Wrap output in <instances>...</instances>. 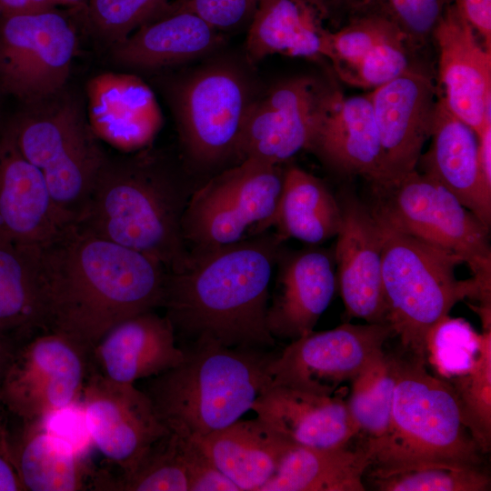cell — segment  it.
Instances as JSON below:
<instances>
[{"label":"cell","instance_id":"6da1fadb","mask_svg":"<svg viewBox=\"0 0 491 491\" xmlns=\"http://www.w3.org/2000/svg\"><path fill=\"white\" fill-rule=\"evenodd\" d=\"M45 330L90 354L116 324L163 306L168 270L158 260L67 225L40 247Z\"/></svg>","mask_w":491,"mask_h":491},{"label":"cell","instance_id":"7a4b0ae2","mask_svg":"<svg viewBox=\"0 0 491 491\" xmlns=\"http://www.w3.org/2000/svg\"><path fill=\"white\" fill-rule=\"evenodd\" d=\"M282 241L262 232L225 246L193 248L181 271L168 272L163 307L181 348L209 342L274 349L266 316Z\"/></svg>","mask_w":491,"mask_h":491},{"label":"cell","instance_id":"3957f363","mask_svg":"<svg viewBox=\"0 0 491 491\" xmlns=\"http://www.w3.org/2000/svg\"><path fill=\"white\" fill-rule=\"evenodd\" d=\"M196 188L157 156L109 158L76 224L181 271L189 256L183 216Z\"/></svg>","mask_w":491,"mask_h":491},{"label":"cell","instance_id":"277c9868","mask_svg":"<svg viewBox=\"0 0 491 491\" xmlns=\"http://www.w3.org/2000/svg\"><path fill=\"white\" fill-rule=\"evenodd\" d=\"M390 358V420L379 438L365 442L369 477L431 466L479 467L482 451L463 421L450 383L427 371L426 357L407 352Z\"/></svg>","mask_w":491,"mask_h":491},{"label":"cell","instance_id":"5b68a950","mask_svg":"<svg viewBox=\"0 0 491 491\" xmlns=\"http://www.w3.org/2000/svg\"><path fill=\"white\" fill-rule=\"evenodd\" d=\"M178 366L148 378L143 390L171 432L197 439L251 410L270 383L273 349L198 343L182 348Z\"/></svg>","mask_w":491,"mask_h":491},{"label":"cell","instance_id":"8992f818","mask_svg":"<svg viewBox=\"0 0 491 491\" xmlns=\"http://www.w3.org/2000/svg\"><path fill=\"white\" fill-rule=\"evenodd\" d=\"M376 217L382 237L386 322L406 351L426 357L436 325L466 297L480 300V316L491 315L490 288L475 276L456 277V266L464 263L461 257Z\"/></svg>","mask_w":491,"mask_h":491},{"label":"cell","instance_id":"52a82bcc","mask_svg":"<svg viewBox=\"0 0 491 491\" xmlns=\"http://www.w3.org/2000/svg\"><path fill=\"white\" fill-rule=\"evenodd\" d=\"M46 105L7 131L42 174L63 219L76 224L107 155L75 99L60 97Z\"/></svg>","mask_w":491,"mask_h":491},{"label":"cell","instance_id":"ba28073f","mask_svg":"<svg viewBox=\"0 0 491 491\" xmlns=\"http://www.w3.org/2000/svg\"><path fill=\"white\" fill-rule=\"evenodd\" d=\"M373 213L394 228L448 251L490 287L489 227L446 188L416 169L390 182L373 184Z\"/></svg>","mask_w":491,"mask_h":491},{"label":"cell","instance_id":"9c48e42d","mask_svg":"<svg viewBox=\"0 0 491 491\" xmlns=\"http://www.w3.org/2000/svg\"><path fill=\"white\" fill-rule=\"evenodd\" d=\"M284 171L247 158L196 187L185 208L182 227L188 249L238 242L247 233L272 226Z\"/></svg>","mask_w":491,"mask_h":491},{"label":"cell","instance_id":"30bf717a","mask_svg":"<svg viewBox=\"0 0 491 491\" xmlns=\"http://www.w3.org/2000/svg\"><path fill=\"white\" fill-rule=\"evenodd\" d=\"M90 370L86 349L63 334L44 330L18 345L0 401L20 422H45L79 403Z\"/></svg>","mask_w":491,"mask_h":491},{"label":"cell","instance_id":"8fae6325","mask_svg":"<svg viewBox=\"0 0 491 491\" xmlns=\"http://www.w3.org/2000/svg\"><path fill=\"white\" fill-rule=\"evenodd\" d=\"M77 36L56 9L6 15L0 26V74L22 98L41 103L61 93L69 77Z\"/></svg>","mask_w":491,"mask_h":491},{"label":"cell","instance_id":"7c38bea8","mask_svg":"<svg viewBox=\"0 0 491 491\" xmlns=\"http://www.w3.org/2000/svg\"><path fill=\"white\" fill-rule=\"evenodd\" d=\"M249 104L241 78L230 68L208 67L185 80L175 91V110L189 161L209 169L236 157Z\"/></svg>","mask_w":491,"mask_h":491},{"label":"cell","instance_id":"4fadbf2b","mask_svg":"<svg viewBox=\"0 0 491 491\" xmlns=\"http://www.w3.org/2000/svg\"><path fill=\"white\" fill-rule=\"evenodd\" d=\"M392 335L386 323H346L330 330H313L277 354L269 366V386L333 395L384 353V345Z\"/></svg>","mask_w":491,"mask_h":491},{"label":"cell","instance_id":"5bb4252c","mask_svg":"<svg viewBox=\"0 0 491 491\" xmlns=\"http://www.w3.org/2000/svg\"><path fill=\"white\" fill-rule=\"evenodd\" d=\"M78 407L88 438L122 473L133 469L169 432L143 390L135 384L111 381L92 369Z\"/></svg>","mask_w":491,"mask_h":491},{"label":"cell","instance_id":"9a60e30c","mask_svg":"<svg viewBox=\"0 0 491 491\" xmlns=\"http://www.w3.org/2000/svg\"><path fill=\"white\" fill-rule=\"evenodd\" d=\"M327 91L309 77H298L250 103L237 144L239 162L253 158L279 165L311 149Z\"/></svg>","mask_w":491,"mask_h":491},{"label":"cell","instance_id":"2e32d148","mask_svg":"<svg viewBox=\"0 0 491 491\" xmlns=\"http://www.w3.org/2000/svg\"><path fill=\"white\" fill-rule=\"evenodd\" d=\"M368 95L382 149V179L376 184H382L416 169L430 138L438 88L413 66Z\"/></svg>","mask_w":491,"mask_h":491},{"label":"cell","instance_id":"e0dca14e","mask_svg":"<svg viewBox=\"0 0 491 491\" xmlns=\"http://www.w3.org/2000/svg\"><path fill=\"white\" fill-rule=\"evenodd\" d=\"M438 50L439 93L477 135L491 121V49L452 3L433 34Z\"/></svg>","mask_w":491,"mask_h":491},{"label":"cell","instance_id":"ac0fdd59","mask_svg":"<svg viewBox=\"0 0 491 491\" xmlns=\"http://www.w3.org/2000/svg\"><path fill=\"white\" fill-rule=\"evenodd\" d=\"M339 203L342 222L336 235L335 260L346 312L366 323H386L378 220L353 195Z\"/></svg>","mask_w":491,"mask_h":491},{"label":"cell","instance_id":"d6986e66","mask_svg":"<svg viewBox=\"0 0 491 491\" xmlns=\"http://www.w3.org/2000/svg\"><path fill=\"white\" fill-rule=\"evenodd\" d=\"M87 118L95 135L126 153L146 148L163 125L152 89L138 76L106 72L86 85Z\"/></svg>","mask_w":491,"mask_h":491},{"label":"cell","instance_id":"ffe728a7","mask_svg":"<svg viewBox=\"0 0 491 491\" xmlns=\"http://www.w3.org/2000/svg\"><path fill=\"white\" fill-rule=\"evenodd\" d=\"M184 359L169 319L155 310L116 324L90 354L92 370L122 384L158 376Z\"/></svg>","mask_w":491,"mask_h":491},{"label":"cell","instance_id":"44dd1931","mask_svg":"<svg viewBox=\"0 0 491 491\" xmlns=\"http://www.w3.org/2000/svg\"><path fill=\"white\" fill-rule=\"evenodd\" d=\"M67 225L40 171L0 135V239L43 246Z\"/></svg>","mask_w":491,"mask_h":491},{"label":"cell","instance_id":"7402d4cb","mask_svg":"<svg viewBox=\"0 0 491 491\" xmlns=\"http://www.w3.org/2000/svg\"><path fill=\"white\" fill-rule=\"evenodd\" d=\"M251 410L297 446L338 447L360 435L346 400L333 395L272 386L256 398Z\"/></svg>","mask_w":491,"mask_h":491},{"label":"cell","instance_id":"603a6c76","mask_svg":"<svg viewBox=\"0 0 491 491\" xmlns=\"http://www.w3.org/2000/svg\"><path fill=\"white\" fill-rule=\"evenodd\" d=\"M311 150L337 173L382 179V149L372 103L366 95L327 91Z\"/></svg>","mask_w":491,"mask_h":491},{"label":"cell","instance_id":"cb8c5ba5","mask_svg":"<svg viewBox=\"0 0 491 491\" xmlns=\"http://www.w3.org/2000/svg\"><path fill=\"white\" fill-rule=\"evenodd\" d=\"M431 144L421 155L422 173L430 176L490 228L491 188L482 176L475 132L447 107L438 91Z\"/></svg>","mask_w":491,"mask_h":491},{"label":"cell","instance_id":"d4e9b609","mask_svg":"<svg viewBox=\"0 0 491 491\" xmlns=\"http://www.w3.org/2000/svg\"><path fill=\"white\" fill-rule=\"evenodd\" d=\"M336 282L332 259L325 251L308 249L288 258L267 309L271 335L293 341L312 332L333 298Z\"/></svg>","mask_w":491,"mask_h":491},{"label":"cell","instance_id":"484cf974","mask_svg":"<svg viewBox=\"0 0 491 491\" xmlns=\"http://www.w3.org/2000/svg\"><path fill=\"white\" fill-rule=\"evenodd\" d=\"M13 456L24 490H96L100 470L91 466L75 444L45 422L15 419Z\"/></svg>","mask_w":491,"mask_h":491},{"label":"cell","instance_id":"4316f807","mask_svg":"<svg viewBox=\"0 0 491 491\" xmlns=\"http://www.w3.org/2000/svg\"><path fill=\"white\" fill-rule=\"evenodd\" d=\"M328 19L320 0H260L249 23L246 57L252 64L272 55L326 57Z\"/></svg>","mask_w":491,"mask_h":491},{"label":"cell","instance_id":"83f0119b","mask_svg":"<svg viewBox=\"0 0 491 491\" xmlns=\"http://www.w3.org/2000/svg\"><path fill=\"white\" fill-rule=\"evenodd\" d=\"M192 440L240 491H259L296 446L257 416Z\"/></svg>","mask_w":491,"mask_h":491},{"label":"cell","instance_id":"f1b7e54d","mask_svg":"<svg viewBox=\"0 0 491 491\" xmlns=\"http://www.w3.org/2000/svg\"><path fill=\"white\" fill-rule=\"evenodd\" d=\"M218 30L198 15L167 6L165 13L113 45L118 64L153 69L196 58L217 47Z\"/></svg>","mask_w":491,"mask_h":491},{"label":"cell","instance_id":"f546056e","mask_svg":"<svg viewBox=\"0 0 491 491\" xmlns=\"http://www.w3.org/2000/svg\"><path fill=\"white\" fill-rule=\"evenodd\" d=\"M370 466L365 443L356 447L296 446L259 491H364Z\"/></svg>","mask_w":491,"mask_h":491},{"label":"cell","instance_id":"4dcf8cb0","mask_svg":"<svg viewBox=\"0 0 491 491\" xmlns=\"http://www.w3.org/2000/svg\"><path fill=\"white\" fill-rule=\"evenodd\" d=\"M40 247L0 239V336L18 342L45 330Z\"/></svg>","mask_w":491,"mask_h":491},{"label":"cell","instance_id":"1f68e13d","mask_svg":"<svg viewBox=\"0 0 491 491\" xmlns=\"http://www.w3.org/2000/svg\"><path fill=\"white\" fill-rule=\"evenodd\" d=\"M341 222L340 203L321 179L295 165L284 171L272 225L283 240L321 244L337 235Z\"/></svg>","mask_w":491,"mask_h":491},{"label":"cell","instance_id":"d6a6232c","mask_svg":"<svg viewBox=\"0 0 491 491\" xmlns=\"http://www.w3.org/2000/svg\"><path fill=\"white\" fill-rule=\"evenodd\" d=\"M184 445L185 437L169 431L129 472L115 477L105 471L99 490L189 491Z\"/></svg>","mask_w":491,"mask_h":491},{"label":"cell","instance_id":"836d02e7","mask_svg":"<svg viewBox=\"0 0 491 491\" xmlns=\"http://www.w3.org/2000/svg\"><path fill=\"white\" fill-rule=\"evenodd\" d=\"M346 405L359 433L366 441L379 438L386 430L392 408L395 374L390 356L383 353L352 381Z\"/></svg>","mask_w":491,"mask_h":491},{"label":"cell","instance_id":"e575fe53","mask_svg":"<svg viewBox=\"0 0 491 491\" xmlns=\"http://www.w3.org/2000/svg\"><path fill=\"white\" fill-rule=\"evenodd\" d=\"M463 421L482 453L491 446V329L477 335L476 354L469 366L450 384Z\"/></svg>","mask_w":491,"mask_h":491},{"label":"cell","instance_id":"d590c367","mask_svg":"<svg viewBox=\"0 0 491 491\" xmlns=\"http://www.w3.org/2000/svg\"><path fill=\"white\" fill-rule=\"evenodd\" d=\"M396 37L405 38L390 20L376 12H361L348 17L339 29L329 30L326 58L338 74L355 65L376 45Z\"/></svg>","mask_w":491,"mask_h":491},{"label":"cell","instance_id":"8d00e7d4","mask_svg":"<svg viewBox=\"0 0 491 491\" xmlns=\"http://www.w3.org/2000/svg\"><path fill=\"white\" fill-rule=\"evenodd\" d=\"M370 478L379 491H487L491 484L480 466H431Z\"/></svg>","mask_w":491,"mask_h":491},{"label":"cell","instance_id":"74e56055","mask_svg":"<svg viewBox=\"0 0 491 491\" xmlns=\"http://www.w3.org/2000/svg\"><path fill=\"white\" fill-rule=\"evenodd\" d=\"M168 4L167 0H87L86 18L102 38L115 45L161 16Z\"/></svg>","mask_w":491,"mask_h":491},{"label":"cell","instance_id":"f35d334b","mask_svg":"<svg viewBox=\"0 0 491 491\" xmlns=\"http://www.w3.org/2000/svg\"><path fill=\"white\" fill-rule=\"evenodd\" d=\"M453 0H366L361 12L372 11L390 20L414 52L433 40L434 31Z\"/></svg>","mask_w":491,"mask_h":491},{"label":"cell","instance_id":"ab89813d","mask_svg":"<svg viewBox=\"0 0 491 491\" xmlns=\"http://www.w3.org/2000/svg\"><path fill=\"white\" fill-rule=\"evenodd\" d=\"M411 52L404 37L393 38L376 45L355 65L337 75L348 85L374 89L413 67Z\"/></svg>","mask_w":491,"mask_h":491},{"label":"cell","instance_id":"60d3db41","mask_svg":"<svg viewBox=\"0 0 491 491\" xmlns=\"http://www.w3.org/2000/svg\"><path fill=\"white\" fill-rule=\"evenodd\" d=\"M260 0H175L168 7L191 11L213 27L227 30L250 23Z\"/></svg>","mask_w":491,"mask_h":491},{"label":"cell","instance_id":"b9f144b4","mask_svg":"<svg viewBox=\"0 0 491 491\" xmlns=\"http://www.w3.org/2000/svg\"><path fill=\"white\" fill-rule=\"evenodd\" d=\"M184 452L189 491H240V488L219 470L195 440L185 437Z\"/></svg>","mask_w":491,"mask_h":491},{"label":"cell","instance_id":"7bdbcfd3","mask_svg":"<svg viewBox=\"0 0 491 491\" xmlns=\"http://www.w3.org/2000/svg\"><path fill=\"white\" fill-rule=\"evenodd\" d=\"M13 422L0 401V491H24L13 456Z\"/></svg>","mask_w":491,"mask_h":491},{"label":"cell","instance_id":"ee69618b","mask_svg":"<svg viewBox=\"0 0 491 491\" xmlns=\"http://www.w3.org/2000/svg\"><path fill=\"white\" fill-rule=\"evenodd\" d=\"M481 42L491 49V0H453Z\"/></svg>","mask_w":491,"mask_h":491},{"label":"cell","instance_id":"f6af8a7d","mask_svg":"<svg viewBox=\"0 0 491 491\" xmlns=\"http://www.w3.org/2000/svg\"><path fill=\"white\" fill-rule=\"evenodd\" d=\"M58 0H0L6 15L34 14L55 9Z\"/></svg>","mask_w":491,"mask_h":491},{"label":"cell","instance_id":"bcb514c9","mask_svg":"<svg viewBox=\"0 0 491 491\" xmlns=\"http://www.w3.org/2000/svg\"><path fill=\"white\" fill-rule=\"evenodd\" d=\"M477 137V155L482 176L491 188V121H487Z\"/></svg>","mask_w":491,"mask_h":491},{"label":"cell","instance_id":"7dc6e473","mask_svg":"<svg viewBox=\"0 0 491 491\" xmlns=\"http://www.w3.org/2000/svg\"><path fill=\"white\" fill-rule=\"evenodd\" d=\"M327 10L330 19L350 17L359 13L366 0H320Z\"/></svg>","mask_w":491,"mask_h":491},{"label":"cell","instance_id":"c3c4849f","mask_svg":"<svg viewBox=\"0 0 491 491\" xmlns=\"http://www.w3.org/2000/svg\"><path fill=\"white\" fill-rule=\"evenodd\" d=\"M19 344L11 337L0 336V387Z\"/></svg>","mask_w":491,"mask_h":491},{"label":"cell","instance_id":"681fc988","mask_svg":"<svg viewBox=\"0 0 491 491\" xmlns=\"http://www.w3.org/2000/svg\"><path fill=\"white\" fill-rule=\"evenodd\" d=\"M61 5H77L85 3L86 0H58Z\"/></svg>","mask_w":491,"mask_h":491}]
</instances>
